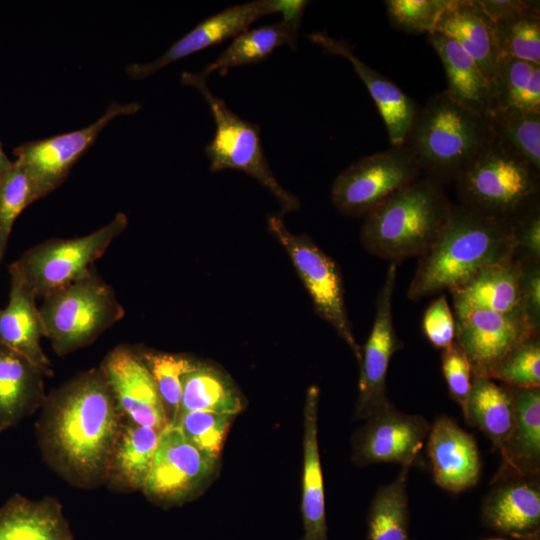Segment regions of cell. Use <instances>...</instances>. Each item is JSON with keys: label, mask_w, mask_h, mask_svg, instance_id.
Returning a JSON list of instances; mask_svg holds the SVG:
<instances>
[{"label": "cell", "mask_w": 540, "mask_h": 540, "mask_svg": "<svg viewBox=\"0 0 540 540\" xmlns=\"http://www.w3.org/2000/svg\"><path fill=\"white\" fill-rule=\"evenodd\" d=\"M42 406L38 433L51 465L79 487L107 480L124 417L101 370L78 374Z\"/></svg>", "instance_id": "1"}, {"label": "cell", "mask_w": 540, "mask_h": 540, "mask_svg": "<svg viewBox=\"0 0 540 540\" xmlns=\"http://www.w3.org/2000/svg\"><path fill=\"white\" fill-rule=\"evenodd\" d=\"M515 253L512 218L452 205L441 236L419 257L407 296L417 301L459 288L481 270L509 260Z\"/></svg>", "instance_id": "2"}, {"label": "cell", "mask_w": 540, "mask_h": 540, "mask_svg": "<svg viewBox=\"0 0 540 540\" xmlns=\"http://www.w3.org/2000/svg\"><path fill=\"white\" fill-rule=\"evenodd\" d=\"M451 210L442 185L419 178L364 217L361 243L369 253L395 263L421 257L441 236Z\"/></svg>", "instance_id": "3"}, {"label": "cell", "mask_w": 540, "mask_h": 540, "mask_svg": "<svg viewBox=\"0 0 540 540\" xmlns=\"http://www.w3.org/2000/svg\"><path fill=\"white\" fill-rule=\"evenodd\" d=\"M493 137L485 117L442 91L416 111L404 144L414 153L425 177L443 186L455 181Z\"/></svg>", "instance_id": "4"}, {"label": "cell", "mask_w": 540, "mask_h": 540, "mask_svg": "<svg viewBox=\"0 0 540 540\" xmlns=\"http://www.w3.org/2000/svg\"><path fill=\"white\" fill-rule=\"evenodd\" d=\"M539 177L540 170L494 136L454 182L461 205L512 218L539 201Z\"/></svg>", "instance_id": "5"}, {"label": "cell", "mask_w": 540, "mask_h": 540, "mask_svg": "<svg viewBox=\"0 0 540 540\" xmlns=\"http://www.w3.org/2000/svg\"><path fill=\"white\" fill-rule=\"evenodd\" d=\"M43 299L39 311L45 337L61 356L93 343L125 315L113 288L94 268Z\"/></svg>", "instance_id": "6"}, {"label": "cell", "mask_w": 540, "mask_h": 540, "mask_svg": "<svg viewBox=\"0 0 540 540\" xmlns=\"http://www.w3.org/2000/svg\"><path fill=\"white\" fill-rule=\"evenodd\" d=\"M181 80L184 85L192 86L202 94L215 122L214 137L205 147L210 170L242 171L272 193L282 213L298 210L299 199L280 185L269 167L261 142L260 127L235 114L221 98L211 92L206 78L200 73L184 72Z\"/></svg>", "instance_id": "7"}, {"label": "cell", "mask_w": 540, "mask_h": 540, "mask_svg": "<svg viewBox=\"0 0 540 540\" xmlns=\"http://www.w3.org/2000/svg\"><path fill=\"white\" fill-rule=\"evenodd\" d=\"M128 225V217L117 213L103 227L81 237L54 238L28 249L11 266L36 297H46L87 276L94 262Z\"/></svg>", "instance_id": "8"}, {"label": "cell", "mask_w": 540, "mask_h": 540, "mask_svg": "<svg viewBox=\"0 0 540 540\" xmlns=\"http://www.w3.org/2000/svg\"><path fill=\"white\" fill-rule=\"evenodd\" d=\"M268 229L288 254L316 313L334 328L359 362L361 347L348 318L345 289L337 263L309 236L292 233L277 215L268 218Z\"/></svg>", "instance_id": "9"}, {"label": "cell", "mask_w": 540, "mask_h": 540, "mask_svg": "<svg viewBox=\"0 0 540 540\" xmlns=\"http://www.w3.org/2000/svg\"><path fill=\"white\" fill-rule=\"evenodd\" d=\"M420 164L406 145L365 156L343 170L334 180L331 201L344 215L368 213L420 178Z\"/></svg>", "instance_id": "10"}, {"label": "cell", "mask_w": 540, "mask_h": 540, "mask_svg": "<svg viewBox=\"0 0 540 540\" xmlns=\"http://www.w3.org/2000/svg\"><path fill=\"white\" fill-rule=\"evenodd\" d=\"M308 3L304 0H255L228 7L200 22L157 59L131 63L125 71L132 79L148 78L175 61L236 37L261 17L275 13H281L282 17H301Z\"/></svg>", "instance_id": "11"}, {"label": "cell", "mask_w": 540, "mask_h": 540, "mask_svg": "<svg viewBox=\"0 0 540 540\" xmlns=\"http://www.w3.org/2000/svg\"><path fill=\"white\" fill-rule=\"evenodd\" d=\"M217 460L191 444L177 424L159 434L154 460L143 492L152 501L170 506L196 495L210 480Z\"/></svg>", "instance_id": "12"}, {"label": "cell", "mask_w": 540, "mask_h": 540, "mask_svg": "<svg viewBox=\"0 0 540 540\" xmlns=\"http://www.w3.org/2000/svg\"><path fill=\"white\" fill-rule=\"evenodd\" d=\"M140 108L137 102L113 101L95 122L86 127L17 146L13 151L16 161L26 168L41 196L45 197L62 184L71 168L114 118L133 115Z\"/></svg>", "instance_id": "13"}, {"label": "cell", "mask_w": 540, "mask_h": 540, "mask_svg": "<svg viewBox=\"0 0 540 540\" xmlns=\"http://www.w3.org/2000/svg\"><path fill=\"white\" fill-rule=\"evenodd\" d=\"M396 276L397 263L391 262L376 298L371 332L361 348L354 419L367 420L392 405L386 394L387 370L394 353L403 346L393 323L392 298Z\"/></svg>", "instance_id": "14"}, {"label": "cell", "mask_w": 540, "mask_h": 540, "mask_svg": "<svg viewBox=\"0 0 540 540\" xmlns=\"http://www.w3.org/2000/svg\"><path fill=\"white\" fill-rule=\"evenodd\" d=\"M430 430L420 415L406 414L392 404L367 419L352 438V461L358 466L395 463L411 467Z\"/></svg>", "instance_id": "15"}, {"label": "cell", "mask_w": 540, "mask_h": 540, "mask_svg": "<svg viewBox=\"0 0 540 540\" xmlns=\"http://www.w3.org/2000/svg\"><path fill=\"white\" fill-rule=\"evenodd\" d=\"M99 369L127 421L158 431L168 424L155 383L138 348L117 346L105 356Z\"/></svg>", "instance_id": "16"}, {"label": "cell", "mask_w": 540, "mask_h": 540, "mask_svg": "<svg viewBox=\"0 0 540 540\" xmlns=\"http://www.w3.org/2000/svg\"><path fill=\"white\" fill-rule=\"evenodd\" d=\"M455 339L463 349L472 375L487 377L517 344L539 334L523 318L479 308L454 309Z\"/></svg>", "instance_id": "17"}, {"label": "cell", "mask_w": 540, "mask_h": 540, "mask_svg": "<svg viewBox=\"0 0 540 540\" xmlns=\"http://www.w3.org/2000/svg\"><path fill=\"white\" fill-rule=\"evenodd\" d=\"M492 484L481 506L482 524L517 540H540L539 477H508Z\"/></svg>", "instance_id": "18"}, {"label": "cell", "mask_w": 540, "mask_h": 540, "mask_svg": "<svg viewBox=\"0 0 540 540\" xmlns=\"http://www.w3.org/2000/svg\"><path fill=\"white\" fill-rule=\"evenodd\" d=\"M427 452L439 487L459 493L479 481L482 463L475 437L451 418L438 417L430 426Z\"/></svg>", "instance_id": "19"}, {"label": "cell", "mask_w": 540, "mask_h": 540, "mask_svg": "<svg viewBox=\"0 0 540 540\" xmlns=\"http://www.w3.org/2000/svg\"><path fill=\"white\" fill-rule=\"evenodd\" d=\"M326 53L347 59L369 91L385 124L391 146L404 144L417 111L415 102L394 82L365 64L353 47L325 32L308 35Z\"/></svg>", "instance_id": "20"}, {"label": "cell", "mask_w": 540, "mask_h": 540, "mask_svg": "<svg viewBox=\"0 0 540 540\" xmlns=\"http://www.w3.org/2000/svg\"><path fill=\"white\" fill-rule=\"evenodd\" d=\"M514 404V424L499 451L501 465L492 479L508 477H539L540 473V387H511Z\"/></svg>", "instance_id": "21"}, {"label": "cell", "mask_w": 540, "mask_h": 540, "mask_svg": "<svg viewBox=\"0 0 540 540\" xmlns=\"http://www.w3.org/2000/svg\"><path fill=\"white\" fill-rule=\"evenodd\" d=\"M9 272V302L0 310V343L26 357L45 376H51V363L40 345L45 328L36 306V295L12 266Z\"/></svg>", "instance_id": "22"}, {"label": "cell", "mask_w": 540, "mask_h": 540, "mask_svg": "<svg viewBox=\"0 0 540 540\" xmlns=\"http://www.w3.org/2000/svg\"><path fill=\"white\" fill-rule=\"evenodd\" d=\"M433 32L456 41L477 63L484 76L492 80L501 54L495 23L477 0H449Z\"/></svg>", "instance_id": "23"}, {"label": "cell", "mask_w": 540, "mask_h": 540, "mask_svg": "<svg viewBox=\"0 0 540 540\" xmlns=\"http://www.w3.org/2000/svg\"><path fill=\"white\" fill-rule=\"evenodd\" d=\"M320 390L307 389L304 404L303 477L301 540H329L325 514V497L318 445V405Z\"/></svg>", "instance_id": "24"}, {"label": "cell", "mask_w": 540, "mask_h": 540, "mask_svg": "<svg viewBox=\"0 0 540 540\" xmlns=\"http://www.w3.org/2000/svg\"><path fill=\"white\" fill-rule=\"evenodd\" d=\"M520 275L521 263L516 257L488 266L463 286L449 291L453 307L487 309L524 319Z\"/></svg>", "instance_id": "25"}, {"label": "cell", "mask_w": 540, "mask_h": 540, "mask_svg": "<svg viewBox=\"0 0 540 540\" xmlns=\"http://www.w3.org/2000/svg\"><path fill=\"white\" fill-rule=\"evenodd\" d=\"M44 376L30 360L0 343V433L43 404Z\"/></svg>", "instance_id": "26"}, {"label": "cell", "mask_w": 540, "mask_h": 540, "mask_svg": "<svg viewBox=\"0 0 540 540\" xmlns=\"http://www.w3.org/2000/svg\"><path fill=\"white\" fill-rule=\"evenodd\" d=\"M427 38L443 64L447 79L445 92L459 104L486 118L495 104L490 81L477 63L450 37L431 32Z\"/></svg>", "instance_id": "27"}, {"label": "cell", "mask_w": 540, "mask_h": 540, "mask_svg": "<svg viewBox=\"0 0 540 540\" xmlns=\"http://www.w3.org/2000/svg\"><path fill=\"white\" fill-rule=\"evenodd\" d=\"M0 540H73V535L58 501L14 495L0 506Z\"/></svg>", "instance_id": "28"}, {"label": "cell", "mask_w": 540, "mask_h": 540, "mask_svg": "<svg viewBox=\"0 0 540 540\" xmlns=\"http://www.w3.org/2000/svg\"><path fill=\"white\" fill-rule=\"evenodd\" d=\"M302 18L282 19L273 24L247 29L233 38L231 44L200 74L207 78L213 72L224 75L231 68L256 64L267 59L277 48L297 43Z\"/></svg>", "instance_id": "29"}, {"label": "cell", "mask_w": 540, "mask_h": 540, "mask_svg": "<svg viewBox=\"0 0 540 540\" xmlns=\"http://www.w3.org/2000/svg\"><path fill=\"white\" fill-rule=\"evenodd\" d=\"M160 431L123 422L115 444L107 480L130 490H143L157 449Z\"/></svg>", "instance_id": "30"}, {"label": "cell", "mask_w": 540, "mask_h": 540, "mask_svg": "<svg viewBox=\"0 0 540 540\" xmlns=\"http://www.w3.org/2000/svg\"><path fill=\"white\" fill-rule=\"evenodd\" d=\"M464 418L478 427L500 451L514 424V404L510 388L484 376L472 375V385Z\"/></svg>", "instance_id": "31"}, {"label": "cell", "mask_w": 540, "mask_h": 540, "mask_svg": "<svg viewBox=\"0 0 540 540\" xmlns=\"http://www.w3.org/2000/svg\"><path fill=\"white\" fill-rule=\"evenodd\" d=\"M242 408L243 398L239 390L231 378L216 366L198 360L195 367L185 374L178 417L192 411L235 416Z\"/></svg>", "instance_id": "32"}, {"label": "cell", "mask_w": 540, "mask_h": 540, "mask_svg": "<svg viewBox=\"0 0 540 540\" xmlns=\"http://www.w3.org/2000/svg\"><path fill=\"white\" fill-rule=\"evenodd\" d=\"M410 467H401L393 482L380 486L367 516L366 540H411L407 481Z\"/></svg>", "instance_id": "33"}, {"label": "cell", "mask_w": 540, "mask_h": 540, "mask_svg": "<svg viewBox=\"0 0 540 540\" xmlns=\"http://www.w3.org/2000/svg\"><path fill=\"white\" fill-rule=\"evenodd\" d=\"M490 84L495 107L540 112V64L502 56Z\"/></svg>", "instance_id": "34"}, {"label": "cell", "mask_w": 540, "mask_h": 540, "mask_svg": "<svg viewBox=\"0 0 540 540\" xmlns=\"http://www.w3.org/2000/svg\"><path fill=\"white\" fill-rule=\"evenodd\" d=\"M486 120L496 138L540 170V112L495 107Z\"/></svg>", "instance_id": "35"}, {"label": "cell", "mask_w": 540, "mask_h": 540, "mask_svg": "<svg viewBox=\"0 0 540 540\" xmlns=\"http://www.w3.org/2000/svg\"><path fill=\"white\" fill-rule=\"evenodd\" d=\"M138 352L155 383L168 423H175L181 405L183 378L198 360L184 354L142 348H138Z\"/></svg>", "instance_id": "36"}, {"label": "cell", "mask_w": 540, "mask_h": 540, "mask_svg": "<svg viewBox=\"0 0 540 540\" xmlns=\"http://www.w3.org/2000/svg\"><path fill=\"white\" fill-rule=\"evenodd\" d=\"M494 23L501 57L540 64V8Z\"/></svg>", "instance_id": "37"}, {"label": "cell", "mask_w": 540, "mask_h": 540, "mask_svg": "<svg viewBox=\"0 0 540 540\" xmlns=\"http://www.w3.org/2000/svg\"><path fill=\"white\" fill-rule=\"evenodd\" d=\"M40 198L41 193L26 168L13 161L0 181V251L3 256L16 218Z\"/></svg>", "instance_id": "38"}, {"label": "cell", "mask_w": 540, "mask_h": 540, "mask_svg": "<svg viewBox=\"0 0 540 540\" xmlns=\"http://www.w3.org/2000/svg\"><path fill=\"white\" fill-rule=\"evenodd\" d=\"M487 378L518 388L540 387V339L532 335L512 348Z\"/></svg>", "instance_id": "39"}, {"label": "cell", "mask_w": 540, "mask_h": 540, "mask_svg": "<svg viewBox=\"0 0 540 540\" xmlns=\"http://www.w3.org/2000/svg\"><path fill=\"white\" fill-rule=\"evenodd\" d=\"M234 416L205 411L180 415L177 424L188 441L205 455L217 460Z\"/></svg>", "instance_id": "40"}, {"label": "cell", "mask_w": 540, "mask_h": 540, "mask_svg": "<svg viewBox=\"0 0 540 540\" xmlns=\"http://www.w3.org/2000/svg\"><path fill=\"white\" fill-rule=\"evenodd\" d=\"M449 0H385L391 26L407 34L433 32Z\"/></svg>", "instance_id": "41"}, {"label": "cell", "mask_w": 540, "mask_h": 540, "mask_svg": "<svg viewBox=\"0 0 540 540\" xmlns=\"http://www.w3.org/2000/svg\"><path fill=\"white\" fill-rule=\"evenodd\" d=\"M441 364L449 394L464 412L471 391L472 370L456 339L450 346L442 350Z\"/></svg>", "instance_id": "42"}, {"label": "cell", "mask_w": 540, "mask_h": 540, "mask_svg": "<svg viewBox=\"0 0 540 540\" xmlns=\"http://www.w3.org/2000/svg\"><path fill=\"white\" fill-rule=\"evenodd\" d=\"M422 329L427 340L436 348L443 350L455 341V318L445 294L427 307L423 315Z\"/></svg>", "instance_id": "43"}, {"label": "cell", "mask_w": 540, "mask_h": 540, "mask_svg": "<svg viewBox=\"0 0 540 540\" xmlns=\"http://www.w3.org/2000/svg\"><path fill=\"white\" fill-rule=\"evenodd\" d=\"M515 257L540 261V206L539 201L514 217Z\"/></svg>", "instance_id": "44"}, {"label": "cell", "mask_w": 540, "mask_h": 540, "mask_svg": "<svg viewBox=\"0 0 540 540\" xmlns=\"http://www.w3.org/2000/svg\"><path fill=\"white\" fill-rule=\"evenodd\" d=\"M519 261L521 263L520 297L522 314L528 326L534 332L539 333L540 261L526 259H519Z\"/></svg>", "instance_id": "45"}, {"label": "cell", "mask_w": 540, "mask_h": 540, "mask_svg": "<svg viewBox=\"0 0 540 540\" xmlns=\"http://www.w3.org/2000/svg\"><path fill=\"white\" fill-rule=\"evenodd\" d=\"M485 13L494 21L540 8L539 1L531 0H477Z\"/></svg>", "instance_id": "46"}, {"label": "cell", "mask_w": 540, "mask_h": 540, "mask_svg": "<svg viewBox=\"0 0 540 540\" xmlns=\"http://www.w3.org/2000/svg\"><path fill=\"white\" fill-rule=\"evenodd\" d=\"M13 161H11L5 152L3 151L1 142H0V181L7 171L11 168Z\"/></svg>", "instance_id": "47"}, {"label": "cell", "mask_w": 540, "mask_h": 540, "mask_svg": "<svg viewBox=\"0 0 540 540\" xmlns=\"http://www.w3.org/2000/svg\"><path fill=\"white\" fill-rule=\"evenodd\" d=\"M485 540H505V539H502V538H489V539H485Z\"/></svg>", "instance_id": "48"}, {"label": "cell", "mask_w": 540, "mask_h": 540, "mask_svg": "<svg viewBox=\"0 0 540 540\" xmlns=\"http://www.w3.org/2000/svg\"><path fill=\"white\" fill-rule=\"evenodd\" d=\"M2 258H3V254L0 251V261H1Z\"/></svg>", "instance_id": "49"}]
</instances>
